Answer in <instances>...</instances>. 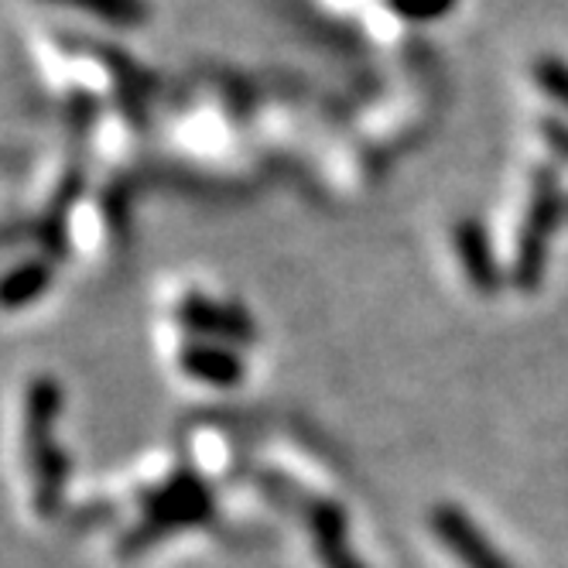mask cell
Returning a JSON list of instances; mask_svg holds the SVG:
<instances>
[{
	"label": "cell",
	"instance_id": "1",
	"mask_svg": "<svg viewBox=\"0 0 568 568\" xmlns=\"http://www.w3.org/2000/svg\"><path fill=\"white\" fill-rule=\"evenodd\" d=\"M62 412V387L52 377H38L28 387L24 400V435H28V456L34 469V510L52 517L62 507L69 459L59 449L55 425Z\"/></svg>",
	"mask_w": 568,
	"mask_h": 568
},
{
	"label": "cell",
	"instance_id": "3",
	"mask_svg": "<svg viewBox=\"0 0 568 568\" xmlns=\"http://www.w3.org/2000/svg\"><path fill=\"white\" fill-rule=\"evenodd\" d=\"M213 514V497L206 490L195 473H175L169 483H161L154 494H148L144 500V517L134 531L120 541V551L128 558L154 541H161L172 531H182V527H192L199 520H206Z\"/></svg>",
	"mask_w": 568,
	"mask_h": 568
},
{
	"label": "cell",
	"instance_id": "4",
	"mask_svg": "<svg viewBox=\"0 0 568 568\" xmlns=\"http://www.w3.org/2000/svg\"><path fill=\"white\" fill-rule=\"evenodd\" d=\"M432 535L456 555V561L463 568H514L500 548L479 531V524L456 504H438L428 514Z\"/></svg>",
	"mask_w": 568,
	"mask_h": 568
},
{
	"label": "cell",
	"instance_id": "11",
	"mask_svg": "<svg viewBox=\"0 0 568 568\" xmlns=\"http://www.w3.org/2000/svg\"><path fill=\"white\" fill-rule=\"evenodd\" d=\"M535 83L545 97H551L561 110H568V62L558 55L535 59Z\"/></svg>",
	"mask_w": 568,
	"mask_h": 568
},
{
	"label": "cell",
	"instance_id": "2",
	"mask_svg": "<svg viewBox=\"0 0 568 568\" xmlns=\"http://www.w3.org/2000/svg\"><path fill=\"white\" fill-rule=\"evenodd\" d=\"M565 195L555 169H538L531 182V202H527L524 226L517 233V254L510 267V284L520 292H538V284L548 267V247L551 236L561 223Z\"/></svg>",
	"mask_w": 568,
	"mask_h": 568
},
{
	"label": "cell",
	"instance_id": "7",
	"mask_svg": "<svg viewBox=\"0 0 568 568\" xmlns=\"http://www.w3.org/2000/svg\"><path fill=\"white\" fill-rule=\"evenodd\" d=\"M308 527L322 568H363L346 545V510L336 500H318L308 507Z\"/></svg>",
	"mask_w": 568,
	"mask_h": 568
},
{
	"label": "cell",
	"instance_id": "13",
	"mask_svg": "<svg viewBox=\"0 0 568 568\" xmlns=\"http://www.w3.org/2000/svg\"><path fill=\"white\" fill-rule=\"evenodd\" d=\"M541 138L548 141V148H551L561 161H568V124H565V120H558V116L541 120Z\"/></svg>",
	"mask_w": 568,
	"mask_h": 568
},
{
	"label": "cell",
	"instance_id": "5",
	"mask_svg": "<svg viewBox=\"0 0 568 568\" xmlns=\"http://www.w3.org/2000/svg\"><path fill=\"white\" fill-rule=\"evenodd\" d=\"M179 322L182 329L192 336H202L206 343H254L257 339V326L247 308L240 305H226V302H213L206 295H189L179 305Z\"/></svg>",
	"mask_w": 568,
	"mask_h": 568
},
{
	"label": "cell",
	"instance_id": "9",
	"mask_svg": "<svg viewBox=\"0 0 568 568\" xmlns=\"http://www.w3.org/2000/svg\"><path fill=\"white\" fill-rule=\"evenodd\" d=\"M52 284V271L42 261H24L21 267H14L4 277V292H0V302H4L8 312H18L21 305L38 302Z\"/></svg>",
	"mask_w": 568,
	"mask_h": 568
},
{
	"label": "cell",
	"instance_id": "10",
	"mask_svg": "<svg viewBox=\"0 0 568 568\" xmlns=\"http://www.w3.org/2000/svg\"><path fill=\"white\" fill-rule=\"evenodd\" d=\"M59 4H72L75 11H87L106 24L131 28L144 21V0H59Z\"/></svg>",
	"mask_w": 568,
	"mask_h": 568
},
{
	"label": "cell",
	"instance_id": "6",
	"mask_svg": "<svg viewBox=\"0 0 568 568\" xmlns=\"http://www.w3.org/2000/svg\"><path fill=\"white\" fill-rule=\"evenodd\" d=\"M453 243H456V257H459L466 277L473 281V288L479 295H497L504 284V274H500V264L494 257L486 230L476 220H459L453 230Z\"/></svg>",
	"mask_w": 568,
	"mask_h": 568
},
{
	"label": "cell",
	"instance_id": "8",
	"mask_svg": "<svg viewBox=\"0 0 568 568\" xmlns=\"http://www.w3.org/2000/svg\"><path fill=\"white\" fill-rule=\"evenodd\" d=\"M182 363V374L199 381V384H210V387H236L243 381V359L233 346L223 343H189L179 356Z\"/></svg>",
	"mask_w": 568,
	"mask_h": 568
},
{
	"label": "cell",
	"instance_id": "12",
	"mask_svg": "<svg viewBox=\"0 0 568 568\" xmlns=\"http://www.w3.org/2000/svg\"><path fill=\"white\" fill-rule=\"evenodd\" d=\"M456 0H387V8L404 21H435L453 11Z\"/></svg>",
	"mask_w": 568,
	"mask_h": 568
}]
</instances>
